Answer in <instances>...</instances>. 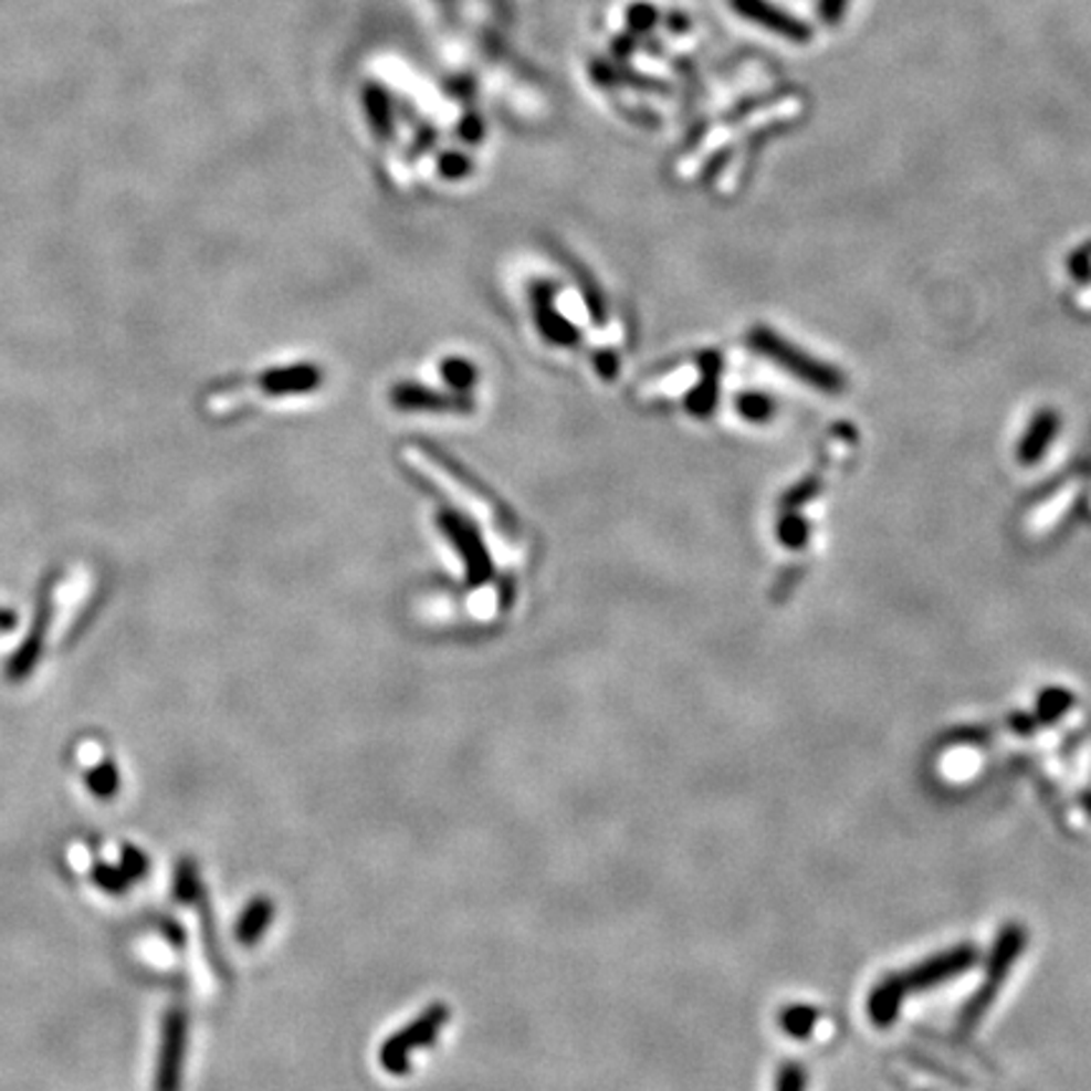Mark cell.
<instances>
[{
    "instance_id": "cell-3",
    "label": "cell",
    "mask_w": 1091,
    "mask_h": 1091,
    "mask_svg": "<svg viewBox=\"0 0 1091 1091\" xmlns=\"http://www.w3.org/2000/svg\"><path fill=\"white\" fill-rule=\"evenodd\" d=\"M185 1057H188V1010L182 1006H172L162 1018L155 1091H182Z\"/></svg>"
},
{
    "instance_id": "cell-12",
    "label": "cell",
    "mask_w": 1091,
    "mask_h": 1091,
    "mask_svg": "<svg viewBox=\"0 0 1091 1091\" xmlns=\"http://www.w3.org/2000/svg\"><path fill=\"white\" fill-rule=\"evenodd\" d=\"M804 1089V1074L798 1067H786L784 1074L778 1081V1091H801Z\"/></svg>"
},
{
    "instance_id": "cell-10",
    "label": "cell",
    "mask_w": 1091,
    "mask_h": 1091,
    "mask_svg": "<svg viewBox=\"0 0 1091 1091\" xmlns=\"http://www.w3.org/2000/svg\"><path fill=\"white\" fill-rule=\"evenodd\" d=\"M119 867L132 877V882H137V880H145V877H147V872H149V859H147V854L141 849L127 845V847L122 849Z\"/></svg>"
},
{
    "instance_id": "cell-7",
    "label": "cell",
    "mask_w": 1091,
    "mask_h": 1091,
    "mask_svg": "<svg viewBox=\"0 0 1091 1091\" xmlns=\"http://www.w3.org/2000/svg\"><path fill=\"white\" fill-rule=\"evenodd\" d=\"M206 892V887L200 884V872L195 859L182 857L175 867V880H172V898L180 904H192L200 900V894Z\"/></svg>"
},
{
    "instance_id": "cell-11",
    "label": "cell",
    "mask_w": 1091,
    "mask_h": 1091,
    "mask_svg": "<svg viewBox=\"0 0 1091 1091\" xmlns=\"http://www.w3.org/2000/svg\"><path fill=\"white\" fill-rule=\"evenodd\" d=\"M811 1021H814V1014H809L806 1008H798V1010H791V1014L786 1016V1028L796 1036H804V1034H809Z\"/></svg>"
},
{
    "instance_id": "cell-5",
    "label": "cell",
    "mask_w": 1091,
    "mask_h": 1091,
    "mask_svg": "<svg viewBox=\"0 0 1091 1091\" xmlns=\"http://www.w3.org/2000/svg\"><path fill=\"white\" fill-rule=\"evenodd\" d=\"M276 915V904L265 894H259L245 904L243 915L235 922V940L241 945H255L265 935V930Z\"/></svg>"
},
{
    "instance_id": "cell-8",
    "label": "cell",
    "mask_w": 1091,
    "mask_h": 1091,
    "mask_svg": "<svg viewBox=\"0 0 1091 1091\" xmlns=\"http://www.w3.org/2000/svg\"><path fill=\"white\" fill-rule=\"evenodd\" d=\"M119 784H122L119 770H117V766H114L112 760H99L86 774L88 791H92L96 798H102V801H106V798L117 796Z\"/></svg>"
},
{
    "instance_id": "cell-4",
    "label": "cell",
    "mask_w": 1091,
    "mask_h": 1091,
    "mask_svg": "<svg viewBox=\"0 0 1091 1091\" xmlns=\"http://www.w3.org/2000/svg\"><path fill=\"white\" fill-rule=\"evenodd\" d=\"M46 629H49V609H43L39 611V617H35L29 637H25L23 644L18 647V652L11 658V662H8L6 668L8 680L21 682L35 670V664H39L43 654V644H46Z\"/></svg>"
},
{
    "instance_id": "cell-14",
    "label": "cell",
    "mask_w": 1091,
    "mask_h": 1091,
    "mask_svg": "<svg viewBox=\"0 0 1091 1091\" xmlns=\"http://www.w3.org/2000/svg\"><path fill=\"white\" fill-rule=\"evenodd\" d=\"M15 625H18L15 611L0 607V632H3V634H6V632H13Z\"/></svg>"
},
{
    "instance_id": "cell-9",
    "label": "cell",
    "mask_w": 1091,
    "mask_h": 1091,
    "mask_svg": "<svg viewBox=\"0 0 1091 1091\" xmlns=\"http://www.w3.org/2000/svg\"><path fill=\"white\" fill-rule=\"evenodd\" d=\"M92 877H94V882L99 884L104 892H109V894H127L129 887H132V877L127 872H124L122 867L94 864Z\"/></svg>"
},
{
    "instance_id": "cell-1",
    "label": "cell",
    "mask_w": 1091,
    "mask_h": 1091,
    "mask_svg": "<svg viewBox=\"0 0 1091 1091\" xmlns=\"http://www.w3.org/2000/svg\"><path fill=\"white\" fill-rule=\"evenodd\" d=\"M973 961H975L973 947H961V951L937 955L935 961L920 965L915 971L887 978L882 986L874 990L872 1000H869V1014H872L877 1024H890L892 1018L898 1016L900 1000L908 996L910 988L935 986V983L951 978V975L961 973L963 968H968Z\"/></svg>"
},
{
    "instance_id": "cell-13",
    "label": "cell",
    "mask_w": 1091,
    "mask_h": 1091,
    "mask_svg": "<svg viewBox=\"0 0 1091 1091\" xmlns=\"http://www.w3.org/2000/svg\"><path fill=\"white\" fill-rule=\"evenodd\" d=\"M162 927H165V930H162L165 937L170 940V943H172L175 947H180V945L185 943V933H182V927L177 925V922H172V920H165V922H162Z\"/></svg>"
},
{
    "instance_id": "cell-2",
    "label": "cell",
    "mask_w": 1091,
    "mask_h": 1091,
    "mask_svg": "<svg viewBox=\"0 0 1091 1091\" xmlns=\"http://www.w3.org/2000/svg\"><path fill=\"white\" fill-rule=\"evenodd\" d=\"M448 1021H450V1008L445 1004H432L430 1008H424L412 1024H407L405 1028H399L395 1036H389L379 1049V1063L385 1067L387 1074L392 1077L410 1074L412 1053L417 1049H428V1046L438 1041L442 1026Z\"/></svg>"
},
{
    "instance_id": "cell-6",
    "label": "cell",
    "mask_w": 1091,
    "mask_h": 1091,
    "mask_svg": "<svg viewBox=\"0 0 1091 1091\" xmlns=\"http://www.w3.org/2000/svg\"><path fill=\"white\" fill-rule=\"evenodd\" d=\"M1018 951H1021V933H1018V927H1008L1006 933H1004V937H1000V945H998V951H996V968H993V980L988 983L986 988H983L980 996L975 998L973 1004L968 1006V1014L973 1010V1016H968V1018L978 1016L980 1010H983V1006L988 1004V998L993 996V993H996L993 988H996L998 980L1004 978L1006 968H1008L1010 963H1014V957L1018 955Z\"/></svg>"
}]
</instances>
